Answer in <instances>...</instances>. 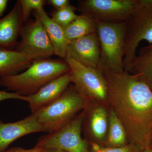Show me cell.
<instances>
[{
	"mask_svg": "<svg viewBox=\"0 0 152 152\" xmlns=\"http://www.w3.org/2000/svg\"><path fill=\"white\" fill-rule=\"evenodd\" d=\"M138 148L131 144H128L119 148H110L92 142L91 143L90 152H139Z\"/></svg>",
	"mask_w": 152,
	"mask_h": 152,
	"instance_id": "obj_22",
	"label": "cell"
},
{
	"mask_svg": "<svg viewBox=\"0 0 152 152\" xmlns=\"http://www.w3.org/2000/svg\"><path fill=\"white\" fill-rule=\"evenodd\" d=\"M104 107L99 106L93 109L87 118L88 132L99 142L105 141L108 129L109 119Z\"/></svg>",
	"mask_w": 152,
	"mask_h": 152,
	"instance_id": "obj_16",
	"label": "cell"
},
{
	"mask_svg": "<svg viewBox=\"0 0 152 152\" xmlns=\"http://www.w3.org/2000/svg\"><path fill=\"white\" fill-rule=\"evenodd\" d=\"M127 137L122 124L112 109L109 118L106 147L119 148L128 145Z\"/></svg>",
	"mask_w": 152,
	"mask_h": 152,
	"instance_id": "obj_19",
	"label": "cell"
},
{
	"mask_svg": "<svg viewBox=\"0 0 152 152\" xmlns=\"http://www.w3.org/2000/svg\"><path fill=\"white\" fill-rule=\"evenodd\" d=\"M42 23L53 49L55 55L65 59L69 43L64 29L55 23L44 8L34 11Z\"/></svg>",
	"mask_w": 152,
	"mask_h": 152,
	"instance_id": "obj_14",
	"label": "cell"
},
{
	"mask_svg": "<svg viewBox=\"0 0 152 152\" xmlns=\"http://www.w3.org/2000/svg\"><path fill=\"white\" fill-rule=\"evenodd\" d=\"M45 149L35 146L31 149H25L20 147L12 148L6 152H45Z\"/></svg>",
	"mask_w": 152,
	"mask_h": 152,
	"instance_id": "obj_25",
	"label": "cell"
},
{
	"mask_svg": "<svg viewBox=\"0 0 152 152\" xmlns=\"http://www.w3.org/2000/svg\"><path fill=\"white\" fill-rule=\"evenodd\" d=\"M24 22L21 6L19 0L7 15L0 19V49L12 50Z\"/></svg>",
	"mask_w": 152,
	"mask_h": 152,
	"instance_id": "obj_13",
	"label": "cell"
},
{
	"mask_svg": "<svg viewBox=\"0 0 152 152\" xmlns=\"http://www.w3.org/2000/svg\"><path fill=\"white\" fill-rule=\"evenodd\" d=\"M89 99L74 85H70L56 100L37 112L38 123L44 132H54L64 126L86 108Z\"/></svg>",
	"mask_w": 152,
	"mask_h": 152,
	"instance_id": "obj_3",
	"label": "cell"
},
{
	"mask_svg": "<svg viewBox=\"0 0 152 152\" xmlns=\"http://www.w3.org/2000/svg\"><path fill=\"white\" fill-rule=\"evenodd\" d=\"M103 74L109 101L122 123L129 144L140 151L152 142V88L140 76L126 71Z\"/></svg>",
	"mask_w": 152,
	"mask_h": 152,
	"instance_id": "obj_1",
	"label": "cell"
},
{
	"mask_svg": "<svg viewBox=\"0 0 152 152\" xmlns=\"http://www.w3.org/2000/svg\"><path fill=\"white\" fill-rule=\"evenodd\" d=\"M152 43V0H137L126 22L124 71L129 72L136 57V50L142 41Z\"/></svg>",
	"mask_w": 152,
	"mask_h": 152,
	"instance_id": "obj_5",
	"label": "cell"
},
{
	"mask_svg": "<svg viewBox=\"0 0 152 152\" xmlns=\"http://www.w3.org/2000/svg\"><path fill=\"white\" fill-rule=\"evenodd\" d=\"M32 61L16 50L0 49V77L20 73L27 69Z\"/></svg>",
	"mask_w": 152,
	"mask_h": 152,
	"instance_id": "obj_15",
	"label": "cell"
},
{
	"mask_svg": "<svg viewBox=\"0 0 152 152\" xmlns=\"http://www.w3.org/2000/svg\"><path fill=\"white\" fill-rule=\"evenodd\" d=\"M46 3L53 7L56 10L62 9L70 4L69 0H48L46 1Z\"/></svg>",
	"mask_w": 152,
	"mask_h": 152,
	"instance_id": "obj_24",
	"label": "cell"
},
{
	"mask_svg": "<svg viewBox=\"0 0 152 152\" xmlns=\"http://www.w3.org/2000/svg\"><path fill=\"white\" fill-rule=\"evenodd\" d=\"M69 44L85 36L96 33V22L83 14L78 18L67 27L64 28Z\"/></svg>",
	"mask_w": 152,
	"mask_h": 152,
	"instance_id": "obj_18",
	"label": "cell"
},
{
	"mask_svg": "<svg viewBox=\"0 0 152 152\" xmlns=\"http://www.w3.org/2000/svg\"><path fill=\"white\" fill-rule=\"evenodd\" d=\"M21 6L22 14L24 22L27 21L33 11L44 8L46 4L45 0H19Z\"/></svg>",
	"mask_w": 152,
	"mask_h": 152,
	"instance_id": "obj_21",
	"label": "cell"
},
{
	"mask_svg": "<svg viewBox=\"0 0 152 152\" xmlns=\"http://www.w3.org/2000/svg\"><path fill=\"white\" fill-rule=\"evenodd\" d=\"M35 19L23 26L20 36L21 39L17 44L16 50L34 60L46 58L55 55L53 49L42 23L34 13Z\"/></svg>",
	"mask_w": 152,
	"mask_h": 152,
	"instance_id": "obj_9",
	"label": "cell"
},
{
	"mask_svg": "<svg viewBox=\"0 0 152 152\" xmlns=\"http://www.w3.org/2000/svg\"><path fill=\"white\" fill-rule=\"evenodd\" d=\"M100 56V47L96 32L70 43L65 59H72L86 66L97 69Z\"/></svg>",
	"mask_w": 152,
	"mask_h": 152,
	"instance_id": "obj_10",
	"label": "cell"
},
{
	"mask_svg": "<svg viewBox=\"0 0 152 152\" xmlns=\"http://www.w3.org/2000/svg\"><path fill=\"white\" fill-rule=\"evenodd\" d=\"M65 61L70 68L72 83L89 100L109 101L107 84L102 72L96 68L83 65L72 59Z\"/></svg>",
	"mask_w": 152,
	"mask_h": 152,
	"instance_id": "obj_8",
	"label": "cell"
},
{
	"mask_svg": "<svg viewBox=\"0 0 152 152\" xmlns=\"http://www.w3.org/2000/svg\"><path fill=\"white\" fill-rule=\"evenodd\" d=\"M139 152H152V148H148L142 150Z\"/></svg>",
	"mask_w": 152,
	"mask_h": 152,
	"instance_id": "obj_28",
	"label": "cell"
},
{
	"mask_svg": "<svg viewBox=\"0 0 152 152\" xmlns=\"http://www.w3.org/2000/svg\"><path fill=\"white\" fill-rule=\"evenodd\" d=\"M137 0H81L77 10L96 22H126Z\"/></svg>",
	"mask_w": 152,
	"mask_h": 152,
	"instance_id": "obj_7",
	"label": "cell"
},
{
	"mask_svg": "<svg viewBox=\"0 0 152 152\" xmlns=\"http://www.w3.org/2000/svg\"><path fill=\"white\" fill-rule=\"evenodd\" d=\"M72 83L70 71L50 82L34 94L27 96L26 102L31 113H35L56 100Z\"/></svg>",
	"mask_w": 152,
	"mask_h": 152,
	"instance_id": "obj_11",
	"label": "cell"
},
{
	"mask_svg": "<svg viewBox=\"0 0 152 152\" xmlns=\"http://www.w3.org/2000/svg\"><path fill=\"white\" fill-rule=\"evenodd\" d=\"M9 1L0 0V17L3 16V14L7 8Z\"/></svg>",
	"mask_w": 152,
	"mask_h": 152,
	"instance_id": "obj_26",
	"label": "cell"
},
{
	"mask_svg": "<svg viewBox=\"0 0 152 152\" xmlns=\"http://www.w3.org/2000/svg\"><path fill=\"white\" fill-rule=\"evenodd\" d=\"M44 132L35 115H31L15 122L4 123L0 120V152H3L12 142L32 133Z\"/></svg>",
	"mask_w": 152,
	"mask_h": 152,
	"instance_id": "obj_12",
	"label": "cell"
},
{
	"mask_svg": "<svg viewBox=\"0 0 152 152\" xmlns=\"http://www.w3.org/2000/svg\"><path fill=\"white\" fill-rule=\"evenodd\" d=\"M96 25L100 47L97 69L102 73L124 72L126 22H96Z\"/></svg>",
	"mask_w": 152,
	"mask_h": 152,
	"instance_id": "obj_4",
	"label": "cell"
},
{
	"mask_svg": "<svg viewBox=\"0 0 152 152\" xmlns=\"http://www.w3.org/2000/svg\"><path fill=\"white\" fill-rule=\"evenodd\" d=\"M83 120L82 112L61 129L41 137L35 147L58 149L66 152H90L88 142L82 137Z\"/></svg>",
	"mask_w": 152,
	"mask_h": 152,
	"instance_id": "obj_6",
	"label": "cell"
},
{
	"mask_svg": "<svg viewBox=\"0 0 152 152\" xmlns=\"http://www.w3.org/2000/svg\"><path fill=\"white\" fill-rule=\"evenodd\" d=\"M129 72L140 76L152 88V43L140 49Z\"/></svg>",
	"mask_w": 152,
	"mask_h": 152,
	"instance_id": "obj_17",
	"label": "cell"
},
{
	"mask_svg": "<svg viewBox=\"0 0 152 152\" xmlns=\"http://www.w3.org/2000/svg\"><path fill=\"white\" fill-rule=\"evenodd\" d=\"M45 152H66L63 150L56 148L45 149Z\"/></svg>",
	"mask_w": 152,
	"mask_h": 152,
	"instance_id": "obj_27",
	"label": "cell"
},
{
	"mask_svg": "<svg viewBox=\"0 0 152 152\" xmlns=\"http://www.w3.org/2000/svg\"><path fill=\"white\" fill-rule=\"evenodd\" d=\"M70 71L67 63L59 60L39 58L17 75L0 77V86L24 96L36 94L50 82Z\"/></svg>",
	"mask_w": 152,
	"mask_h": 152,
	"instance_id": "obj_2",
	"label": "cell"
},
{
	"mask_svg": "<svg viewBox=\"0 0 152 152\" xmlns=\"http://www.w3.org/2000/svg\"><path fill=\"white\" fill-rule=\"evenodd\" d=\"M77 8L70 4L65 7L55 10L51 14L52 20L63 28L67 27L78 17L75 12Z\"/></svg>",
	"mask_w": 152,
	"mask_h": 152,
	"instance_id": "obj_20",
	"label": "cell"
},
{
	"mask_svg": "<svg viewBox=\"0 0 152 152\" xmlns=\"http://www.w3.org/2000/svg\"><path fill=\"white\" fill-rule=\"evenodd\" d=\"M7 99H17L26 101L27 96H24L15 92H9L7 91H0V102Z\"/></svg>",
	"mask_w": 152,
	"mask_h": 152,
	"instance_id": "obj_23",
	"label": "cell"
}]
</instances>
